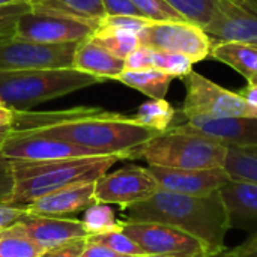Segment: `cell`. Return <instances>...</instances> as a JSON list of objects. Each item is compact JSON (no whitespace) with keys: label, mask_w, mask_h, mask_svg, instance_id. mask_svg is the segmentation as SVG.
Masks as SVG:
<instances>
[{"label":"cell","mask_w":257,"mask_h":257,"mask_svg":"<svg viewBox=\"0 0 257 257\" xmlns=\"http://www.w3.org/2000/svg\"><path fill=\"white\" fill-rule=\"evenodd\" d=\"M15 187L12 161L0 154V205H9Z\"/></svg>","instance_id":"obj_34"},{"label":"cell","mask_w":257,"mask_h":257,"mask_svg":"<svg viewBox=\"0 0 257 257\" xmlns=\"http://www.w3.org/2000/svg\"><path fill=\"white\" fill-rule=\"evenodd\" d=\"M185 21L205 27L218 8V0H164Z\"/></svg>","instance_id":"obj_28"},{"label":"cell","mask_w":257,"mask_h":257,"mask_svg":"<svg viewBox=\"0 0 257 257\" xmlns=\"http://www.w3.org/2000/svg\"><path fill=\"white\" fill-rule=\"evenodd\" d=\"M140 257H172V256H161V254H146V256H140Z\"/></svg>","instance_id":"obj_47"},{"label":"cell","mask_w":257,"mask_h":257,"mask_svg":"<svg viewBox=\"0 0 257 257\" xmlns=\"http://www.w3.org/2000/svg\"><path fill=\"white\" fill-rule=\"evenodd\" d=\"M14 113H15V108L9 107L0 98V128L11 126L12 125V122H14Z\"/></svg>","instance_id":"obj_41"},{"label":"cell","mask_w":257,"mask_h":257,"mask_svg":"<svg viewBox=\"0 0 257 257\" xmlns=\"http://www.w3.org/2000/svg\"><path fill=\"white\" fill-rule=\"evenodd\" d=\"M72 68L105 81L116 80L125 71V60L116 57L89 36L78 42Z\"/></svg>","instance_id":"obj_19"},{"label":"cell","mask_w":257,"mask_h":257,"mask_svg":"<svg viewBox=\"0 0 257 257\" xmlns=\"http://www.w3.org/2000/svg\"><path fill=\"white\" fill-rule=\"evenodd\" d=\"M140 14L152 21H185L164 0H131Z\"/></svg>","instance_id":"obj_31"},{"label":"cell","mask_w":257,"mask_h":257,"mask_svg":"<svg viewBox=\"0 0 257 257\" xmlns=\"http://www.w3.org/2000/svg\"><path fill=\"white\" fill-rule=\"evenodd\" d=\"M105 15H128V17H143L140 11L133 5L131 0H102ZM145 18V17H143Z\"/></svg>","instance_id":"obj_37"},{"label":"cell","mask_w":257,"mask_h":257,"mask_svg":"<svg viewBox=\"0 0 257 257\" xmlns=\"http://www.w3.org/2000/svg\"><path fill=\"white\" fill-rule=\"evenodd\" d=\"M211 56L229 65L247 81L257 72V45L241 42L212 44Z\"/></svg>","instance_id":"obj_21"},{"label":"cell","mask_w":257,"mask_h":257,"mask_svg":"<svg viewBox=\"0 0 257 257\" xmlns=\"http://www.w3.org/2000/svg\"><path fill=\"white\" fill-rule=\"evenodd\" d=\"M95 42L102 45L105 50H108L111 54L120 59H126L136 48L140 47L139 33L126 30V29H117V27H107V26H98L96 32L90 36Z\"/></svg>","instance_id":"obj_23"},{"label":"cell","mask_w":257,"mask_h":257,"mask_svg":"<svg viewBox=\"0 0 257 257\" xmlns=\"http://www.w3.org/2000/svg\"><path fill=\"white\" fill-rule=\"evenodd\" d=\"M140 45L157 51L179 53L197 63L211 54L212 42L205 30L188 21H152L139 33Z\"/></svg>","instance_id":"obj_8"},{"label":"cell","mask_w":257,"mask_h":257,"mask_svg":"<svg viewBox=\"0 0 257 257\" xmlns=\"http://www.w3.org/2000/svg\"><path fill=\"white\" fill-rule=\"evenodd\" d=\"M45 250L12 224L2 230L0 257H41Z\"/></svg>","instance_id":"obj_26"},{"label":"cell","mask_w":257,"mask_h":257,"mask_svg":"<svg viewBox=\"0 0 257 257\" xmlns=\"http://www.w3.org/2000/svg\"><path fill=\"white\" fill-rule=\"evenodd\" d=\"M229 226L257 233V182L230 178L220 190Z\"/></svg>","instance_id":"obj_18"},{"label":"cell","mask_w":257,"mask_h":257,"mask_svg":"<svg viewBox=\"0 0 257 257\" xmlns=\"http://www.w3.org/2000/svg\"><path fill=\"white\" fill-rule=\"evenodd\" d=\"M93 203H96L95 182L53 191L24 205V209L33 215L68 218L69 215L84 212Z\"/></svg>","instance_id":"obj_17"},{"label":"cell","mask_w":257,"mask_h":257,"mask_svg":"<svg viewBox=\"0 0 257 257\" xmlns=\"http://www.w3.org/2000/svg\"><path fill=\"white\" fill-rule=\"evenodd\" d=\"M160 188L149 167L126 166L111 173H104L95 181L96 203L117 205L126 208L149 199Z\"/></svg>","instance_id":"obj_9"},{"label":"cell","mask_w":257,"mask_h":257,"mask_svg":"<svg viewBox=\"0 0 257 257\" xmlns=\"http://www.w3.org/2000/svg\"><path fill=\"white\" fill-rule=\"evenodd\" d=\"M247 83H248L247 86H257V72L253 75V77H251V78H250V80H248V81H247Z\"/></svg>","instance_id":"obj_45"},{"label":"cell","mask_w":257,"mask_h":257,"mask_svg":"<svg viewBox=\"0 0 257 257\" xmlns=\"http://www.w3.org/2000/svg\"><path fill=\"white\" fill-rule=\"evenodd\" d=\"M26 214L24 206H14V205H0V230L14 224L18 218Z\"/></svg>","instance_id":"obj_38"},{"label":"cell","mask_w":257,"mask_h":257,"mask_svg":"<svg viewBox=\"0 0 257 257\" xmlns=\"http://www.w3.org/2000/svg\"><path fill=\"white\" fill-rule=\"evenodd\" d=\"M14 131L38 133L87 148L99 155L137 160L143 145L160 134L142 125L134 116L104 111L99 107H74L57 111L17 110Z\"/></svg>","instance_id":"obj_1"},{"label":"cell","mask_w":257,"mask_h":257,"mask_svg":"<svg viewBox=\"0 0 257 257\" xmlns=\"http://www.w3.org/2000/svg\"><path fill=\"white\" fill-rule=\"evenodd\" d=\"M122 230L134 239L146 254L172 257H208V248L194 236L157 223H122Z\"/></svg>","instance_id":"obj_10"},{"label":"cell","mask_w":257,"mask_h":257,"mask_svg":"<svg viewBox=\"0 0 257 257\" xmlns=\"http://www.w3.org/2000/svg\"><path fill=\"white\" fill-rule=\"evenodd\" d=\"M224 170L233 179L257 182V146L229 148Z\"/></svg>","instance_id":"obj_25"},{"label":"cell","mask_w":257,"mask_h":257,"mask_svg":"<svg viewBox=\"0 0 257 257\" xmlns=\"http://www.w3.org/2000/svg\"><path fill=\"white\" fill-rule=\"evenodd\" d=\"M117 257H136V256H117Z\"/></svg>","instance_id":"obj_49"},{"label":"cell","mask_w":257,"mask_h":257,"mask_svg":"<svg viewBox=\"0 0 257 257\" xmlns=\"http://www.w3.org/2000/svg\"><path fill=\"white\" fill-rule=\"evenodd\" d=\"M87 241L101 244L119 256H146V251L134 239H131L122 229L107 232V233H101V235L87 236Z\"/></svg>","instance_id":"obj_29"},{"label":"cell","mask_w":257,"mask_h":257,"mask_svg":"<svg viewBox=\"0 0 257 257\" xmlns=\"http://www.w3.org/2000/svg\"><path fill=\"white\" fill-rule=\"evenodd\" d=\"M102 83L99 78L74 68L38 71H0V98L12 108L32 105Z\"/></svg>","instance_id":"obj_5"},{"label":"cell","mask_w":257,"mask_h":257,"mask_svg":"<svg viewBox=\"0 0 257 257\" xmlns=\"http://www.w3.org/2000/svg\"><path fill=\"white\" fill-rule=\"evenodd\" d=\"M30 9L51 15L68 17L74 20L99 24L104 20L105 11L102 0H27Z\"/></svg>","instance_id":"obj_20"},{"label":"cell","mask_w":257,"mask_h":257,"mask_svg":"<svg viewBox=\"0 0 257 257\" xmlns=\"http://www.w3.org/2000/svg\"><path fill=\"white\" fill-rule=\"evenodd\" d=\"M86 244H87L86 238L72 239L69 242H65V244H60V245L45 250L41 254V257H80Z\"/></svg>","instance_id":"obj_35"},{"label":"cell","mask_w":257,"mask_h":257,"mask_svg":"<svg viewBox=\"0 0 257 257\" xmlns=\"http://www.w3.org/2000/svg\"><path fill=\"white\" fill-rule=\"evenodd\" d=\"M152 68V50L140 45L125 59V71Z\"/></svg>","instance_id":"obj_36"},{"label":"cell","mask_w":257,"mask_h":257,"mask_svg":"<svg viewBox=\"0 0 257 257\" xmlns=\"http://www.w3.org/2000/svg\"><path fill=\"white\" fill-rule=\"evenodd\" d=\"M248 102L257 105V86H247L239 92Z\"/></svg>","instance_id":"obj_42"},{"label":"cell","mask_w":257,"mask_h":257,"mask_svg":"<svg viewBox=\"0 0 257 257\" xmlns=\"http://www.w3.org/2000/svg\"><path fill=\"white\" fill-rule=\"evenodd\" d=\"M12 226L41 245L44 250L69 242L72 239L87 238L83 223L75 218L42 217L26 212Z\"/></svg>","instance_id":"obj_16"},{"label":"cell","mask_w":257,"mask_h":257,"mask_svg":"<svg viewBox=\"0 0 257 257\" xmlns=\"http://www.w3.org/2000/svg\"><path fill=\"white\" fill-rule=\"evenodd\" d=\"M30 11L29 2H18L0 6V39L15 35L18 20Z\"/></svg>","instance_id":"obj_32"},{"label":"cell","mask_w":257,"mask_h":257,"mask_svg":"<svg viewBox=\"0 0 257 257\" xmlns=\"http://www.w3.org/2000/svg\"><path fill=\"white\" fill-rule=\"evenodd\" d=\"M122 223H157L179 229L199 239L211 256L226 251L229 217L220 191L187 196L158 188L146 200L120 209Z\"/></svg>","instance_id":"obj_2"},{"label":"cell","mask_w":257,"mask_h":257,"mask_svg":"<svg viewBox=\"0 0 257 257\" xmlns=\"http://www.w3.org/2000/svg\"><path fill=\"white\" fill-rule=\"evenodd\" d=\"M221 257H257V233L241 245L232 250H226Z\"/></svg>","instance_id":"obj_39"},{"label":"cell","mask_w":257,"mask_h":257,"mask_svg":"<svg viewBox=\"0 0 257 257\" xmlns=\"http://www.w3.org/2000/svg\"><path fill=\"white\" fill-rule=\"evenodd\" d=\"M233 2L238 5H242V6H251V8L257 9V0H233Z\"/></svg>","instance_id":"obj_44"},{"label":"cell","mask_w":257,"mask_h":257,"mask_svg":"<svg viewBox=\"0 0 257 257\" xmlns=\"http://www.w3.org/2000/svg\"><path fill=\"white\" fill-rule=\"evenodd\" d=\"M175 114H176L175 108L166 99H149L139 107L134 117L142 125L155 130L158 133H163L169 126H172Z\"/></svg>","instance_id":"obj_24"},{"label":"cell","mask_w":257,"mask_h":257,"mask_svg":"<svg viewBox=\"0 0 257 257\" xmlns=\"http://www.w3.org/2000/svg\"><path fill=\"white\" fill-rule=\"evenodd\" d=\"M11 133H12V126L0 128V151H2V148H3V145H5V142H6V139L11 136Z\"/></svg>","instance_id":"obj_43"},{"label":"cell","mask_w":257,"mask_h":257,"mask_svg":"<svg viewBox=\"0 0 257 257\" xmlns=\"http://www.w3.org/2000/svg\"><path fill=\"white\" fill-rule=\"evenodd\" d=\"M193 60L184 54L152 50V68L160 69L175 78H185L193 71Z\"/></svg>","instance_id":"obj_30"},{"label":"cell","mask_w":257,"mask_h":257,"mask_svg":"<svg viewBox=\"0 0 257 257\" xmlns=\"http://www.w3.org/2000/svg\"><path fill=\"white\" fill-rule=\"evenodd\" d=\"M160 188L187 194V196H206L218 191L230 175L224 167L218 169H169L160 166H148Z\"/></svg>","instance_id":"obj_14"},{"label":"cell","mask_w":257,"mask_h":257,"mask_svg":"<svg viewBox=\"0 0 257 257\" xmlns=\"http://www.w3.org/2000/svg\"><path fill=\"white\" fill-rule=\"evenodd\" d=\"M0 154L11 161H54L80 157H98L95 151L38 133L14 131L6 139Z\"/></svg>","instance_id":"obj_12"},{"label":"cell","mask_w":257,"mask_h":257,"mask_svg":"<svg viewBox=\"0 0 257 257\" xmlns=\"http://www.w3.org/2000/svg\"><path fill=\"white\" fill-rule=\"evenodd\" d=\"M0 239H2V230H0Z\"/></svg>","instance_id":"obj_50"},{"label":"cell","mask_w":257,"mask_h":257,"mask_svg":"<svg viewBox=\"0 0 257 257\" xmlns=\"http://www.w3.org/2000/svg\"><path fill=\"white\" fill-rule=\"evenodd\" d=\"M173 78L175 77L160 69L145 68V69H136V71H123L116 80L128 87H133L145 93L151 99H164Z\"/></svg>","instance_id":"obj_22"},{"label":"cell","mask_w":257,"mask_h":257,"mask_svg":"<svg viewBox=\"0 0 257 257\" xmlns=\"http://www.w3.org/2000/svg\"><path fill=\"white\" fill-rule=\"evenodd\" d=\"M187 130L212 137L227 148L257 146V117H188L179 123Z\"/></svg>","instance_id":"obj_15"},{"label":"cell","mask_w":257,"mask_h":257,"mask_svg":"<svg viewBox=\"0 0 257 257\" xmlns=\"http://www.w3.org/2000/svg\"><path fill=\"white\" fill-rule=\"evenodd\" d=\"M120 160L117 155H98L54 161H12L15 187L9 205L24 206L57 190L93 184Z\"/></svg>","instance_id":"obj_3"},{"label":"cell","mask_w":257,"mask_h":257,"mask_svg":"<svg viewBox=\"0 0 257 257\" xmlns=\"http://www.w3.org/2000/svg\"><path fill=\"white\" fill-rule=\"evenodd\" d=\"M227 151L221 142L178 123L143 145L139 158L169 169H218L224 167Z\"/></svg>","instance_id":"obj_4"},{"label":"cell","mask_w":257,"mask_h":257,"mask_svg":"<svg viewBox=\"0 0 257 257\" xmlns=\"http://www.w3.org/2000/svg\"><path fill=\"white\" fill-rule=\"evenodd\" d=\"M78 42L47 44L18 36L0 39V71L72 68Z\"/></svg>","instance_id":"obj_7"},{"label":"cell","mask_w":257,"mask_h":257,"mask_svg":"<svg viewBox=\"0 0 257 257\" xmlns=\"http://www.w3.org/2000/svg\"><path fill=\"white\" fill-rule=\"evenodd\" d=\"M184 80L187 95L182 104V114L185 119L196 116L257 117V105L248 102L239 92L227 90L194 71Z\"/></svg>","instance_id":"obj_6"},{"label":"cell","mask_w":257,"mask_h":257,"mask_svg":"<svg viewBox=\"0 0 257 257\" xmlns=\"http://www.w3.org/2000/svg\"><path fill=\"white\" fill-rule=\"evenodd\" d=\"M81 223L87 236L122 229V221L116 218L114 211L107 203H93L89 206L84 211Z\"/></svg>","instance_id":"obj_27"},{"label":"cell","mask_w":257,"mask_h":257,"mask_svg":"<svg viewBox=\"0 0 257 257\" xmlns=\"http://www.w3.org/2000/svg\"><path fill=\"white\" fill-rule=\"evenodd\" d=\"M223 254V253H221ZM221 254H218V256H208V257H221Z\"/></svg>","instance_id":"obj_48"},{"label":"cell","mask_w":257,"mask_h":257,"mask_svg":"<svg viewBox=\"0 0 257 257\" xmlns=\"http://www.w3.org/2000/svg\"><path fill=\"white\" fill-rule=\"evenodd\" d=\"M18 2H27V0H0V6L2 5H9V3H18Z\"/></svg>","instance_id":"obj_46"},{"label":"cell","mask_w":257,"mask_h":257,"mask_svg":"<svg viewBox=\"0 0 257 257\" xmlns=\"http://www.w3.org/2000/svg\"><path fill=\"white\" fill-rule=\"evenodd\" d=\"M99 24L60 15L29 11L18 20L15 36L47 44L80 42L92 36Z\"/></svg>","instance_id":"obj_11"},{"label":"cell","mask_w":257,"mask_h":257,"mask_svg":"<svg viewBox=\"0 0 257 257\" xmlns=\"http://www.w3.org/2000/svg\"><path fill=\"white\" fill-rule=\"evenodd\" d=\"M152 20L143 18V17H128V15H107L104 20H101L99 26L107 27H117V29H126L136 33H140L146 26H149Z\"/></svg>","instance_id":"obj_33"},{"label":"cell","mask_w":257,"mask_h":257,"mask_svg":"<svg viewBox=\"0 0 257 257\" xmlns=\"http://www.w3.org/2000/svg\"><path fill=\"white\" fill-rule=\"evenodd\" d=\"M205 33L218 42H241L257 45V9L233 0H218L217 12L203 27Z\"/></svg>","instance_id":"obj_13"},{"label":"cell","mask_w":257,"mask_h":257,"mask_svg":"<svg viewBox=\"0 0 257 257\" xmlns=\"http://www.w3.org/2000/svg\"><path fill=\"white\" fill-rule=\"evenodd\" d=\"M87 239V238H86ZM119 254H116L114 251H111L110 248L101 245V244H96V242H90L87 241L83 253L80 257H117Z\"/></svg>","instance_id":"obj_40"}]
</instances>
